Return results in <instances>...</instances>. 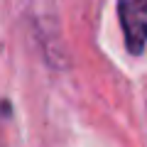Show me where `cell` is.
<instances>
[{"label": "cell", "mask_w": 147, "mask_h": 147, "mask_svg": "<svg viewBox=\"0 0 147 147\" xmlns=\"http://www.w3.org/2000/svg\"><path fill=\"white\" fill-rule=\"evenodd\" d=\"M118 20L123 27L125 47L132 57L147 49V0H118Z\"/></svg>", "instance_id": "6da1fadb"}]
</instances>
